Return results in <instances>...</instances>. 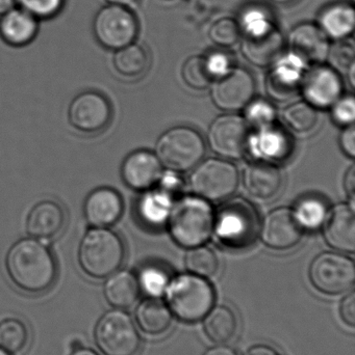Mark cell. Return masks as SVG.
<instances>
[{
    "mask_svg": "<svg viewBox=\"0 0 355 355\" xmlns=\"http://www.w3.org/2000/svg\"><path fill=\"white\" fill-rule=\"evenodd\" d=\"M342 81L339 74L329 67L311 69L302 79V91L308 103L315 108L333 106L341 98Z\"/></svg>",
    "mask_w": 355,
    "mask_h": 355,
    "instance_id": "9a60e30c",
    "label": "cell"
},
{
    "mask_svg": "<svg viewBox=\"0 0 355 355\" xmlns=\"http://www.w3.org/2000/svg\"><path fill=\"white\" fill-rule=\"evenodd\" d=\"M240 35V25L231 18H222L216 21L210 29V40L221 47H231L235 45L239 41Z\"/></svg>",
    "mask_w": 355,
    "mask_h": 355,
    "instance_id": "74e56055",
    "label": "cell"
},
{
    "mask_svg": "<svg viewBox=\"0 0 355 355\" xmlns=\"http://www.w3.org/2000/svg\"><path fill=\"white\" fill-rule=\"evenodd\" d=\"M139 31L135 15L120 4L106 6L94 21L98 42L108 49L119 50L133 44Z\"/></svg>",
    "mask_w": 355,
    "mask_h": 355,
    "instance_id": "30bf717a",
    "label": "cell"
},
{
    "mask_svg": "<svg viewBox=\"0 0 355 355\" xmlns=\"http://www.w3.org/2000/svg\"><path fill=\"white\" fill-rule=\"evenodd\" d=\"M38 31L35 17L24 10H8L0 20V35L12 46L20 47L31 43Z\"/></svg>",
    "mask_w": 355,
    "mask_h": 355,
    "instance_id": "d4e9b609",
    "label": "cell"
},
{
    "mask_svg": "<svg viewBox=\"0 0 355 355\" xmlns=\"http://www.w3.org/2000/svg\"><path fill=\"white\" fill-rule=\"evenodd\" d=\"M324 237L327 243L337 250L354 252L355 250L354 208L350 205H339L327 217Z\"/></svg>",
    "mask_w": 355,
    "mask_h": 355,
    "instance_id": "603a6c76",
    "label": "cell"
},
{
    "mask_svg": "<svg viewBox=\"0 0 355 355\" xmlns=\"http://www.w3.org/2000/svg\"><path fill=\"white\" fill-rule=\"evenodd\" d=\"M341 147L343 151L349 157L354 158L355 156V130L354 124L347 126V128L342 132Z\"/></svg>",
    "mask_w": 355,
    "mask_h": 355,
    "instance_id": "bcb514c9",
    "label": "cell"
},
{
    "mask_svg": "<svg viewBox=\"0 0 355 355\" xmlns=\"http://www.w3.org/2000/svg\"><path fill=\"white\" fill-rule=\"evenodd\" d=\"M158 181L160 183V189L170 194L171 196H173V194L177 193L183 187V180L179 176L177 172L171 170L160 175Z\"/></svg>",
    "mask_w": 355,
    "mask_h": 355,
    "instance_id": "7bdbcfd3",
    "label": "cell"
},
{
    "mask_svg": "<svg viewBox=\"0 0 355 355\" xmlns=\"http://www.w3.org/2000/svg\"><path fill=\"white\" fill-rule=\"evenodd\" d=\"M354 10L349 4H333L321 12L320 28L327 37L345 39L354 31Z\"/></svg>",
    "mask_w": 355,
    "mask_h": 355,
    "instance_id": "4316f807",
    "label": "cell"
},
{
    "mask_svg": "<svg viewBox=\"0 0 355 355\" xmlns=\"http://www.w3.org/2000/svg\"><path fill=\"white\" fill-rule=\"evenodd\" d=\"M114 4H120V6H126V4L133 3L135 0H108Z\"/></svg>",
    "mask_w": 355,
    "mask_h": 355,
    "instance_id": "db71d44e",
    "label": "cell"
},
{
    "mask_svg": "<svg viewBox=\"0 0 355 355\" xmlns=\"http://www.w3.org/2000/svg\"><path fill=\"white\" fill-rule=\"evenodd\" d=\"M18 0H0V14H6L8 10H13Z\"/></svg>",
    "mask_w": 355,
    "mask_h": 355,
    "instance_id": "f907efd6",
    "label": "cell"
},
{
    "mask_svg": "<svg viewBox=\"0 0 355 355\" xmlns=\"http://www.w3.org/2000/svg\"><path fill=\"white\" fill-rule=\"evenodd\" d=\"M28 329L18 319H6L0 323V348L8 354H19L28 343Z\"/></svg>",
    "mask_w": 355,
    "mask_h": 355,
    "instance_id": "d6a6232c",
    "label": "cell"
},
{
    "mask_svg": "<svg viewBox=\"0 0 355 355\" xmlns=\"http://www.w3.org/2000/svg\"><path fill=\"white\" fill-rule=\"evenodd\" d=\"M167 300L173 314L183 322L201 320L212 310L215 292L204 277L181 275L166 290Z\"/></svg>",
    "mask_w": 355,
    "mask_h": 355,
    "instance_id": "8992f818",
    "label": "cell"
},
{
    "mask_svg": "<svg viewBox=\"0 0 355 355\" xmlns=\"http://www.w3.org/2000/svg\"><path fill=\"white\" fill-rule=\"evenodd\" d=\"M262 239L273 250H289L299 242L302 227L293 211L279 208L267 215L262 225Z\"/></svg>",
    "mask_w": 355,
    "mask_h": 355,
    "instance_id": "e0dca14e",
    "label": "cell"
},
{
    "mask_svg": "<svg viewBox=\"0 0 355 355\" xmlns=\"http://www.w3.org/2000/svg\"><path fill=\"white\" fill-rule=\"evenodd\" d=\"M98 348L104 355H135L140 336L129 314L120 310L106 313L95 329Z\"/></svg>",
    "mask_w": 355,
    "mask_h": 355,
    "instance_id": "ba28073f",
    "label": "cell"
},
{
    "mask_svg": "<svg viewBox=\"0 0 355 355\" xmlns=\"http://www.w3.org/2000/svg\"><path fill=\"white\" fill-rule=\"evenodd\" d=\"M140 329L148 335H160L170 327L172 316L166 304L156 298L144 300L135 311Z\"/></svg>",
    "mask_w": 355,
    "mask_h": 355,
    "instance_id": "83f0119b",
    "label": "cell"
},
{
    "mask_svg": "<svg viewBox=\"0 0 355 355\" xmlns=\"http://www.w3.org/2000/svg\"><path fill=\"white\" fill-rule=\"evenodd\" d=\"M345 188L350 198V206L354 208L355 198V168L352 166L346 174Z\"/></svg>",
    "mask_w": 355,
    "mask_h": 355,
    "instance_id": "7dc6e473",
    "label": "cell"
},
{
    "mask_svg": "<svg viewBox=\"0 0 355 355\" xmlns=\"http://www.w3.org/2000/svg\"><path fill=\"white\" fill-rule=\"evenodd\" d=\"M188 270L201 277H210L218 270L216 254L206 246H196L185 257Z\"/></svg>",
    "mask_w": 355,
    "mask_h": 355,
    "instance_id": "e575fe53",
    "label": "cell"
},
{
    "mask_svg": "<svg viewBox=\"0 0 355 355\" xmlns=\"http://www.w3.org/2000/svg\"><path fill=\"white\" fill-rule=\"evenodd\" d=\"M271 1L275 2V3L288 4L291 3V2L295 1V0H271Z\"/></svg>",
    "mask_w": 355,
    "mask_h": 355,
    "instance_id": "11a10c76",
    "label": "cell"
},
{
    "mask_svg": "<svg viewBox=\"0 0 355 355\" xmlns=\"http://www.w3.org/2000/svg\"><path fill=\"white\" fill-rule=\"evenodd\" d=\"M347 76L348 78H349V83L350 85H352V87H354L355 85V66L352 67V68L348 70L347 72Z\"/></svg>",
    "mask_w": 355,
    "mask_h": 355,
    "instance_id": "f5cc1de1",
    "label": "cell"
},
{
    "mask_svg": "<svg viewBox=\"0 0 355 355\" xmlns=\"http://www.w3.org/2000/svg\"><path fill=\"white\" fill-rule=\"evenodd\" d=\"M237 329V317L227 306H216L206 315L204 333L214 343L224 344L231 341Z\"/></svg>",
    "mask_w": 355,
    "mask_h": 355,
    "instance_id": "f546056e",
    "label": "cell"
},
{
    "mask_svg": "<svg viewBox=\"0 0 355 355\" xmlns=\"http://www.w3.org/2000/svg\"><path fill=\"white\" fill-rule=\"evenodd\" d=\"M204 355H238V354L233 348L227 347V346H218V347L208 350Z\"/></svg>",
    "mask_w": 355,
    "mask_h": 355,
    "instance_id": "681fc988",
    "label": "cell"
},
{
    "mask_svg": "<svg viewBox=\"0 0 355 355\" xmlns=\"http://www.w3.org/2000/svg\"><path fill=\"white\" fill-rule=\"evenodd\" d=\"M329 62L338 70L348 72L354 64V48L348 44H338L333 49H329Z\"/></svg>",
    "mask_w": 355,
    "mask_h": 355,
    "instance_id": "60d3db41",
    "label": "cell"
},
{
    "mask_svg": "<svg viewBox=\"0 0 355 355\" xmlns=\"http://www.w3.org/2000/svg\"><path fill=\"white\" fill-rule=\"evenodd\" d=\"M249 137V125L235 114L219 116L208 130L213 151L229 159H239L246 153Z\"/></svg>",
    "mask_w": 355,
    "mask_h": 355,
    "instance_id": "4fadbf2b",
    "label": "cell"
},
{
    "mask_svg": "<svg viewBox=\"0 0 355 355\" xmlns=\"http://www.w3.org/2000/svg\"><path fill=\"white\" fill-rule=\"evenodd\" d=\"M23 10L35 18L47 19L56 16L62 10L65 0H18Z\"/></svg>",
    "mask_w": 355,
    "mask_h": 355,
    "instance_id": "ab89813d",
    "label": "cell"
},
{
    "mask_svg": "<svg viewBox=\"0 0 355 355\" xmlns=\"http://www.w3.org/2000/svg\"><path fill=\"white\" fill-rule=\"evenodd\" d=\"M122 198L113 188L101 187L92 191L85 198L83 214L90 225L108 227L115 225L123 213Z\"/></svg>",
    "mask_w": 355,
    "mask_h": 355,
    "instance_id": "ac0fdd59",
    "label": "cell"
},
{
    "mask_svg": "<svg viewBox=\"0 0 355 355\" xmlns=\"http://www.w3.org/2000/svg\"><path fill=\"white\" fill-rule=\"evenodd\" d=\"M245 116L248 125L256 127V129L264 128L274 124L276 112L272 104L265 100H256L247 104Z\"/></svg>",
    "mask_w": 355,
    "mask_h": 355,
    "instance_id": "f35d334b",
    "label": "cell"
},
{
    "mask_svg": "<svg viewBox=\"0 0 355 355\" xmlns=\"http://www.w3.org/2000/svg\"><path fill=\"white\" fill-rule=\"evenodd\" d=\"M183 78L192 89H204L212 83L214 75L206 58L193 56L183 64Z\"/></svg>",
    "mask_w": 355,
    "mask_h": 355,
    "instance_id": "d590c367",
    "label": "cell"
},
{
    "mask_svg": "<svg viewBox=\"0 0 355 355\" xmlns=\"http://www.w3.org/2000/svg\"><path fill=\"white\" fill-rule=\"evenodd\" d=\"M125 184L135 190H146L158 181L162 175V164L158 156L141 150L127 156L121 168Z\"/></svg>",
    "mask_w": 355,
    "mask_h": 355,
    "instance_id": "7402d4cb",
    "label": "cell"
},
{
    "mask_svg": "<svg viewBox=\"0 0 355 355\" xmlns=\"http://www.w3.org/2000/svg\"><path fill=\"white\" fill-rule=\"evenodd\" d=\"M251 153L262 162H279L288 159L293 151L291 137L274 124L256 129L248 143Z\"/></svg>",
    "mask_w": 355,
    "mask_h": 355,
    "instance_id": "d6986e66",
    "label": "cell"
},
{
    "mask_svg": "<svg viewBox=\"0 0 355 355\" xmlns=\"http://www.w3.org/2000/svg\"><path fill=\"white\" fill-rule=\"evenodd\" d=\"M333 119L341 126L354 124L355 118L354 99L352 96L340 98L333 105Z\"/></svg>",
    "mask_w": 355,
    "mask_h": 355,
    "instance_id": "b9f144b4",
    "label": "cell"
},
{
    "mask_svg": "<svg viewBox=\"0 0 355 355\" xmlns=\"http://www.w3.org/2000/svg\"><path fill=\"white\" fill-rule=\"evenodd\" d=\"M156 154L160 164L175 172H185L197 166L206 145L201 135L189 127H175L158 139Z\"/></svg>",
    "mask_w": 355,
    "mask_h": 355,
    "instance_id": "52a82bcc",
    "label": "cell"
},
{
    "mask_svg": "<svg viewBox=\"0 0 355 355\" xmlns=\"http://www.w3.org/2000/svg\"><path fill=\"white\" fill-rule=\"evenodd\" d=\"M256 93V81L245 69L231 68L220 76L213 87L212 98L216 106L226 112L245 107Z\"/></svg>",
    "mask_w": 355,
    "mask_h": 355,
    "instance_id": "5bb4252c",
    "label": "cell"
},
{
    "mask_svg": "<svg viewBox=\"0 0 355 355\" xmlns=\"http://www.w3.org/2000/svg\"><path fill=\"white\" fill-rule=\"evenodd\" d=\"M168 221L173 239L183 248H193L210 239L215 215L208 200L185 196L172 206Z\"/></svg>",
    "mask_w": 355,
    "mask_h": 355,
    "instance_id": "3957f363",
    "label": "cell"
},
{
    "mask_svg": "<svg viewBox=\"0 0 355 355\" xmlns=\"http://www.w3.org/2000/svg\"><path fill=\"white\" fill-rule=\"evenodd\" d=\"M149 58L147 52L139 45L126 46L115 54L114 67L119 74L129 78L143 75L148 69Z\"/></svg>",
    "mask_w": 355,
    "mask_h": 355,
    "instance_id": "4dcf8cb0",
    "label": "cell"
},
{
    "mask_svg": "<svg viewBox=\"0 0 355 355\" xmlns=\"http://www.w3.org/2000/svg\"><path fill=\"white\" fill-rule=\"evenodd\" d=\"M340 313H341L342 319L348 327H355V294L354 292L344 298Z\"/></svg>",
    "mask_w": 355,
    "mask_h": 355,
    "instance_id": "f6af8a7d",
    "label": "cell"
},
{
    "mask_svg": "<svg viewBox=\"0 0 355 355\" xmlns=\"http://www.w3.org/2000/svg\"><path fill=\"white\" fill-rule=\"evenodd\" d=\"M0 355H10V354L6 352V350L1 349V348H0Z\"/></svg>",
    "mask_w": 355,
    "mask_h": 355,
    "instance_id": "9f6ffc18",
    "label": "cell"
},
{
    "mask_svg": "<svg viewBox=\"0 0 355 355\" xmlns=\"http://www.w3.org/2000/svg\"><path fill=\"white\" fill-rule=\"evenodd\" d=\"M66 212L60 202L44 200L28 213L26 231L37 240H50L62 233L66 225Z\"/></svg>",
    "mask_w": 355,
    "mask_h": 355,
    "instance_id": "ffe728a7",
    "label": "cell"
},
{
    "mask_svg": "<svg viewBox=\"0 0 355 355\" xmlns=\"http://www.w3.org/2000/svg\"><path fill=\"white\" fill-rule=\"evenodd\" d=\"M138 282L146 294L151 297H158L166 292L170 284V277L163 267L150 265L141 271Z\"/></svg>",
    "mask_w": 355,
    "mask_h": 355,
    "instance_id": "8d00e7d4",
    "label": "cell"
},
{
    "mask_svg": "<svg viewBox=\"0 0 355 355\" xmlns=\"http://www.w3.org/2000/svg\"><path fill=\"white\" fill-rule=\"evenodd\" d=\"M247 355H279L276 350L266 345H258L252 347Z\"/></svg>",
    "mask_w": 355,
    "mask_h": 355,
    "instance_id": "c3c4849f",
    "label": "cell"
},
{
    "mask_svg": "<svg viewBox=\"0 0 355 355\" xmlns=\"http://www.w3.org/2000/svg\"><path fill=\"white\" fill-rule=\"evenodd\" d=\"M206 60H208V67H210V70L212 71L214 77L222 76L231 69V60L224 54H212L210 58H206Z\"/></svg>",
    "mask_w": 355,
    "mask_h": 355,
    "instance_id": "ee69618b",
    "label": "cell"
},
{
    "mask_svg": "<svg viewBox=\"0 0 355 355\" xmlns=\"http://www.w3.org/2000/svg\"><path fill=\"white\" fill-rule=\"evenodd\" d=\"M110 102L97 91H85L75 96L68 110L71 126L83 135L102 132L112 121Z\"/></svg>",
    "mask_w": 355,
    "mask_h": 355,
    "instance_id": "7c38bea8",
    "label": "cell"
},
{
    "mask_svg": "<svg viewBox=\"0 0 355 355\" xmlns=\"http://www.w3.org/2000/svg\"><path fill=\"white\" fill-rule=\"evenodd\" d=\"M281 184V172L272 162H254L244 172V186L248 193L258 200H269L276 196Z\"/></svg>",
    "mask_w": 355,
    "mask_h": 355,
    "instance_id": "cb8c5ba5",
    "label": "cell"
},
{
    "mask_svg": "<svg viewBox=\"0 0 355 355\" xmlns=\"http://www.w3.org/2000/svg\"><path fill=\"white\" fill-rule=\"evenodd\" d=\"M304 64L293 53L277 60L267 77L268 95L279 102L293 99L302 91Z\"/></svg>",
    "mask_w": 355,
    "mask_h": 355,
    "instance_id": "2e32d148",
    "label": "cell"
},
{
    "mask_svg": "<svg viewBox=\"0 0 355 355\" xmlns=\"http://www.w3.org/2000/svg\"><path fill=\"white\" fill-rule=\"evenodd\" d=\"M6 269L12 283L21 291L40 294L53 286L58 275L52 252L37 239L19 240L8 252Z\"/></svg>",
    "mask_w": 355,
    "mask_h": 355,
    "instance_id": "6da1fadb",
    "label": "cell"
},
{
    "mask_svg": "<svg viewBox=\"0 0 355 355\" xmlns=\"http://www.w3.org/2000/svg\"><path fill=\"white\" fill-rule=\"evenodd\" d=\"M172 196L162 189L146 192L138 202L140 218L150 227H160L168 221L172 209Z\"/></svg>",
    "mask_w": 355,
    "mask_h": 355,
    "instance_id": "f1b7e54d",
    "label": "cell"
},
{
    "mask_svg": "<svg viewBox=\"0 0 355 355\" xmlns=\"http://www.w3.org/2000/svg\"><path fill=\"white\" fill-rule=\"evenodd\" d=\"M71 355H99L97 352H93L91 349H87V348L79 347L74 349V352Z\"/></svg>",
    "mask_w": 355,
    "mask_h": 355,
    "instance_id": "816d5d0a",
    "label": "cell"
},
{
    "mask_svg": "<svg viewBox=\"0 0 355 355\" xmlns=\"http://www.w3.org/2000/svg\"><path fill=\"white\" fill-rule=\"evenodd\" d=\"M239 174L231 162L208 159L197 166L190 178L192 191L206 200H223L237 189Z\"/></svg>",
    "mask_w": 355,
    "mask_h": 355,
    "instance_id": "9c48e42d",
    "label": "cell"
},
{
    "mask_svg": "<svg viewBox=\"0 0 355 355\" xmlns=\"http://www.w3.org/2000/svg\"><path fill=\"white\" fill-rule=\"evenodd\" d=\"M215 233L233 250L250 248L260 233V216L251 202L242 198L227 200L215 217Z\"/></svg>",
    "mask_w": 355,
    "mask_h": 355,
    "instance_id": "277c9868",
    "label": "cell"
},
{
    "mask_svg": "<svg viewBox=\"0 0 355 355\" xmlns=\"http://www.w3.org/2000/svg\"><path fill=\"white\" fill-rule=\"evenodd\" d=\"M139 282L129 271H116L108 277L104 286L106 302L116 309L133 306L139 296Z\"/></svg>",
    "mask_w": 355,
    "mask_h": 355,
    "instance_id": "484cf974",
    "label": "cell"
},
{
    "mask_svg": "<svg viewBox=\"0 0 355 355\" xmlns=\"http://www.w3.org/2000/svg\"><path fill=\"white\" fill-rule=\"evenodd\" d=\"M283 120L295 132L306 133L316 126L318 114L308 102H296L283 112Z\"/></svg>",
    "mask_w": 355,
    "mask_h": 355,
    "instance_id": "836d02e7",
    "label": "cell"
},
{
    "mask_svg": "<svg viewBox=\"0 0 355 355\" xmlns=\"http://www.w3.org/2000/svg\"><path fill=\"white\" fill-rule=\"evenodd\" d=\"M285 49L283 33L260 10H250L244 18L242 52L248 62L264 68L274 64Z\"/></svg>",
    "mask_w": 355,
    "mask_h": 355,
    "instance_id": "5b68a950",
    "label": "cell"
},
{
    "mask_svg": "<svg viewBox=\"0 0 355 355\" xmlns=\"http://www.w3.org/2000/svg\"><path fill=\"white\" fill-rule=\"evenodd\" d=\"M294 216L302 229H319L327 217V205L322 198L308 196L300 198L294 208Z\"/></svg>",
    "mask_w": 355,
    "mask_h": 355,
    "instance_id": "1f68e13d",
    "label": "cell"
},
{
    "mask_svg": "<svg viewBox=\"0 0 355 355\" xmlns=\"http://www.w3.org/2000/svg\"><path fill=\"white\" fill-rule=\"evenodd\" d=\"M292 53L304 62L320 64L329 55V44L327 35L317 25L304 23L290 33Z\"/></svg>",
    "mask_w": 355,
    "mask_h": 355,
    "instance_id": "44dd1931",
    "label": "cell"
},
{
    "mask_svg": "<svg viewBox=\"0 0 355 355\" xmlns=\"http://www.w3.org/2000/svg\"><path fill=\"white\" fill-rule=\"evenodd\" d=\"M310 277L319 291L327 295H339L354 286V264L343 254L325 252L312 263Z\"/></svg>",
    "mask_w": 355,
    "mask_h": 355,
    "instance_id": "8fae6325",
    "label": "cell"
},
{
    "mask_svg": "<svg viewBox=\"0 0 355 355\" xmlns=\"http://www.w3.org/2000/svg\"><path fill=\"white\" fill-rule=\"evenodd\" d=\"M124 256V243L120 236L106 227L90 230L79 244V265L92 279H106L118 271Z\"/></svg>",
    "mask_w": 355,
    "mask_h": 355,
    "instance_id": "7a4b0ae2",
    "label": "cell"
}]
</instances>
